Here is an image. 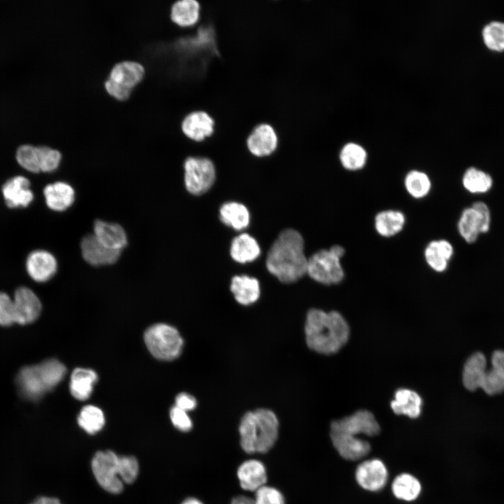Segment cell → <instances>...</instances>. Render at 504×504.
Returning <instances> with one entry per match:
<instances>
[{
	"label": "cell",
	"instance_id": "29",
	"mask_svg": "<svg viewBox=\"0 0 504 504\" xmlns=\"http://www.w3.org/2000/svg\"><path fill=\"white\" fill-rule=\"evenodd\" d=\"M97 373L90 369L76 368L71 373L69 388L71 395L79 400L88 399L97 381Z\"/></svg>",
	"mask_w": 504,
	"mask_h": 504
},
{
	"label": "cell",
	"instance_id": "41",
	"mask_svg": "<svg viewBox=\"0 0 504 504\" xmlns=\"http://www.w3.org/2000/svg\"><path fill=\"white\" fill-rule=\"evenodd\" d=\"M41 172H52L56 170L62 161V153L56 148L48 146H38Z\"/></svg>",
	"mask_w": 504,
	"mask_h": 504
},
{
	"label": "cell",
	"instance_id": "16",
	"mask_svg": "<svg viewBox=\"0 0 504 504\" xmlns=\"http://www.w3.org/2000/svg\"><path fill=\"white\" fill-rule=\"evenodd\" d=\"M215 122L206 111H195L188 113L181 122L183 134L194 141L200 142L211 136L214 132Z\"/></svg>",
	"mask_w": 504,
	"mask_h": 504
},
{
	"label": "cell",
	"instance_id": "23",
	"mask_svg": "<svg viewBox=\"0 0 504 504\" xmlns=\"http://www.w3.org/2000/svg\"><path fill=\"white\" fill-rule=\"evenodd\" d=\"M230 290L237 302L244 306L255 302L260 294L258 280L247 275L233 276L231 280Z\"/></svg>",
	"mask_w": 504,
	"mask_h": 504
},
{
	"label": "cell",
	"instance_id": "45",
	"mask_svg": "<svg viewBox=\"0 0 504 504\" xmlns=\"http://www.w3.org/2000/svg\"><path fill=\"white\" fill-rule=\"evenodd\" d=\"M170 419L173 425L178 430L187 432L192 426V421L187 414V412L174 406L170 410Z\"/></svg>",
	"mask_w": 504,
	"mask_h": 504
},
{
	"label": "cell",
	"instance_id": "43",
	"mask_svg": "<svg viewBox=\"0 0 504 504\" xmlns=\"http://www.w3.org/2000/svg\"><path fill=\"white\" fill-rule=\"evenodd\" d=\"M254 504H285L284 497L276 489L262 486L255 493Z\"/></svg>",
	"mask_w": 504,
	"mask_h": 504
},
{
	"label": "cell",
	"instance_id": "6",
	"mask_svg": "<svg viewBox=\"0 0 504 504\" xmlns=\"http://www.w3.org/2000/svg\"><path fill=\"white\" fill-rule=\"evenodd\" d=\"M183 169L185 186L192 195L205 193L214 183L216 167L209 158L189 155L184 160Z\"/></svg>",
	"mask_w": 504,
	"mask_h": 504
},
{
	"label": "cell",
	"instance_id": "10",
	"mask_svg": "<svg viewBox=\"0 0 504 504\" xmlns=\"http://www.w3.org/2000/svg\"><path fill=\"white\" fill-rule=\"evenodd\" d=\"M278 136L274 127L267 123L256 125L246 139L249 153L256 158L272 155L278 146Z\"/></svg>",
	"mask_w": 504,
	"mask_h": 504
},
{
	"label": "cell",
	"instance_id": "18",
	"mask_svg": "<svg viewBox=\"0 0 504 504\" xmlns=\"http://www.w3.org/2000/svg\"><path fill=\"white\" fill-rule=\"evenodd\" d=\"M330 438L339 454L346 460L360 459L370 451L369 442L356 436L330 432Z\"/></svg>",
	"mask_w": 504,
	"mask_h": 504
},
{
	"label": "cell",
	"instance_id": "4",
	"mask_svg": "<svg viewBox=\"0 0 504 504\" xmlns=\"http://www.w3.org/2000/svg\"><path fill=\"white\" fill-rule=\"evenodd\" d=\"M144 341L150 354L162 360L178 358L183 346V340L178 331L164 323L149 327L144 333Z\"/></svg>",
	"mask_w": 504,
	"mask_h": 504
},
{
	"label": "cell",
	"instance_id": "7",
	"mask_svg": "<svg viewBox=\"0 0 504 504\" xmlns=\"http://www.w3.org/2000/svg\"><path fill=\"white\" fill-rule=\"evenodd\" d=\"M307 274L326 285L337 284L344 276L341 259L330 248L320 250L308 258Z\"/></svg>",
	"mask_w": 504,
	"mask_h": 504
},
{
	"label": "cell",
	"instance_id": "20",
	"mask_svg": "<svg viewBox=\"0 0 504 504\" xmlns=\"http://www.w3.org/2000/svg\"><path fill=\"white\" fill-rule=\"evenodd\" d=\"M237 477L243 489L256 491L266 483V469L260 461L250 459L239 465L237 469Z\"/></svg>",
	"mask_w": 504,
	"mask_h": 504
},
{
	"label": "cell",
	"instance_id": "37",
	"mask_svg": "<svg viewBox=\"0 0 504 504\" xmlns=\"http://www.w3.org/2000/svg\"><path fill=\"white\" fill-rule=\"evenodd\" d=\"M405 186L408 193L414 198H421L428 195L431 188V182L424 172L412 170L405 178Z\"/></svg>",
	"mask_w": 504,
	"mask_h": 504
},
{
	"label": "cell",
	"instance_id": "3",
	"mask_svg": "<svg viewBox=\"0 0 504 504\" xmlns=\"http://www.w3.org/2000/svg\"><path fill=\"white\" fill-rule=\"evenodd\" d=\"M240 444L248 454L266 453L278 438L279 421L270 410L260 408L244 414L239 426Z\"/></svg>",
	"mask_w": 504,
	"mask_h": 504
},
{
	"label": "cell",
	"instance_id": "5",
	"mask_svg": "<svg viewBox=\"0 0 504 504\" xmlns=\"http://www.w3.org/2000/svg\"><path fill=\"white\" fill-rule=\"evenodd\" d=\"M145 69L142 64L132 61L117 63L104 83L106 92L119 101L127 100L134 87L143 79Z\"/></svg>",
	"mask_w": 504,
	"mask_h": 504
},
{
	"label": "cell",
	"instance_id": "35",
	"mask_svg": "<svg viewBox=\"0 0 504 504\" xmlns=\"http://www.w3.org/2000/svg\"><path fill=\"white\" fill-rule=\"evenodd\" d=\"M340 160L346 169L356 171L364 167L367 153L361 146L355 143H348L341 150Z\"/></svg>",
	"mask_w": 504,
	"mask_h": 504
},
{
	"label": "cell",
	"instance_id": "24",
	"mask_svg": "<svg viewBox=\"0 0 504 504\" xmlns=\"http://www.w3.org/2000/svg\"><path fill=\"white\" fill-rule=\"evenodd\" d=\"M454 254L451 244L445 239L431 241L426 247L425 259L428 265L435 271L444 272Z\"/></svg>",
	"mask_w": 504,
	"mask_h": 504
},
{
	"label": "cell",
	"instance_id": "17",
	"mask_svg": "<svg viewBox=\"0 0 504 504\" xmlns=\"http://www.w3.org/2000/svg\"><path fill=\"white\" fill-rule=\"evenodd\" d=\"M29 179L17 176L8 179L2 186L5 203L9 208L27 207L33 200Z\"/></svg>",
	"mask_w": 504,
	"mask_h": 504
},
{
	"label": "cell",
	"instance_id": "50",
	"mask_svg": "<svg viewBox=\"0 0 504 504\" xmlns=\"http://www.w3.org/2000/svg\"><path fill=\"white\" fill-rule=\"evenodd\" d=\"M330 249L340 259L344 256L345 253L344 248L340 245H334L331 246Z\"/></svg>",
	"mask_w": 504,
	"mask_h": 504
},
{
	"label": "cell",
	"instance_id": "44",
	"mask_svg": "<svg viewBox=\"0 0 504 504\" xmlns=\"http://www.w3.org/2000/svg\"><path fill=\"white\" fill-rule=\"evenodd\" d=\"M15 323L13 300L4 292H0V325L9 326Z\"/></svg>",
	"mask_w": 504,
	"mask_h": 504
},
{
	"label": "cell",
	"instance_id": "30",
	"mask_svg": "<svg viewBox=\"0 0 504 504\" xmlns=\"http://www.w3.org/2000/svg\"><path fill=\"white\" fill-rule=\"evenodd\" d=\"M458 230L468 244L475 242L479 234H483L481 216L472 206L462 211L458 222Z\"/></svg>",
	"mask_w": 504,
	"mask_h": 504
},
{
	"label": "cell",
	"instance_id": "48",
	"mask_svg": "<svg viewBox=\"0 0 504 504\" xmlns=\"http://www.w3.org/2000/svg\"><path fill=\"white\" fill-rule=\"evenodd\" d=\"M30 504H61L59 500L55 498L39 497Z\"/></svg>",
	"mask_w": 504,
	"mask_h": 504
},
{
	"label": "cell",
	"instance_id": "46",
	"mask_svg": "<svg viewBox=\"0 0 504 504\" xmlns=\"http://www.w3.org/2000/svg\"><path fill=\"white\" fill-rule=\"evenodd\" d=\"M472 206L479 212L481 216L483 234L487 232L490 229L491 222V216L489 207L482 201L475 202Z\"/></svg>",
	"mask_w": 504,
	"mask_h": 504
},
{
	"label": "cell",
	"instance_id": "26",
	"mask_svg": "<svg viewBox=\"0 0 504 504\" xmlns=\"http://www.w3.org/2000/svg\"><path fill=\"white\" fill-rule=\"evenodd\" d=\"M200 16V4L197 0H176L171 7L172 21L182 27L196 24Z\"/></svg>",
	"mask_w": 504,
	"mask_h": 504
},
{
	"label": "cell",
	"instance_id": "14",
	"mask_svg": "<svg viewBox=\"0 0 504 504\" xmlns=\"http://www.w3.org/2000/svg\"><path fill=\"white\" fill-rule=\"evenodd\" d=\"M83 258L92 266L112 265L118 261L121 251L113 250L102 244L93 234L83 237L80 241Z\"/></svg>",
	"mask_w": 504,
	"mask_h": 504
},
{
	"label": "cell",
	"instance_id": "22",
	"mask_svg": "<svg viewBox=\"0 0 504 504\" xmlns=\"http://www.w3.org/2000/svg\"><path fill=\"white\" fill-rule=\"evenodd\" d=\"M481 388L490 396L504 391V351H495L491 359V368L486 370Z\"/></svg>",
	"mask_w": 504,
	"mask_h": 504
},
{
	"label": "cell",
	"instance_id": "19",
	"mask_svg": "<svg viewBox=\"0 0 504 504\" xmlns=\"http://www.w3.org/2000/svg\"><path fill=\"white\" fill-rule=\"evenodd\" d=\"M93 234L102 244L113 250L122 251L127 244V234L118 223L97 220L93 225Z\"/></svg>",
	"mask_w": 504,
	"mask_h": 504
},
{
	"label": "cell",
	"instance_id": "13",
	"mask_svg": "<svg viewBox=\"0 0 504 504\" xmlns=\"http://www.w3.org/2000/svg\"><path fill=\"white\" fill-rule=\"evenodd\" d=\"M16 384L21 396L30 400H37L49 391L38 365L22 368L17 375Z\"/></svg>",
	"mask_w": 504,
	"mask_h": 504
},
{
	"label": "cell",
	"instance_id": "47",
	"mask_svg": "<svg viewBox=\"0 0 504 504\" xmlns=\"http://www.w3.org/2000/svg\"><path fill=\"white\" fill-rule=\"evenodd\" d=\"M176 405L178 408L188 412L194 410L197 406L196 399L186 393H181L176 397Z\"/></svg>",
	"mask_w": 504,
	"mask_h": 504
},
{
	"label": "cell",
	"instance_id": "51",
	"mask_svg": "<svg viewBox=\"0 0 504 504\" xmlns=\"http://www.w3.org/2000/svg\"><path fill=\"white\" fill-rule=\"evenodd\" d=\"M181 504H203L200 500L195 498H189L185 500Z\"/></svg>",
	"mask_w": 504,
	"mask_h": 504
},
{
	"label": "cell",
	"instance_id": "36",
	"mask_svg": "<svg viewBox=\"0 0 504 504\" xmlns=\"http://www.w3.org/2000/svg\"><path fill=\"white\" fill-rule=\"evenodd\" d=\"M105 419L101 409L94 405H86L80 410L78 423L89 434H94L104 426Z\"/></svg>",
	"mask_w": 504,
	"mask_h": 504
},
{
	"label": "cell",
	"instance_id": "39",
	"mask_svg": "<svg viewBox=\"0 0 504 504\" xmlns=\"http://www.w3.org/2000/svg\"><path fill=\"white\" fill-rule=\"evenodd\" d=\"M38 366L49 391L55 388L66 374V367L56 359L47 360Z\"/></svg>",
	"mask_w": 504,
	"mask_h": 504
},
{
	"label": "cell",
	"instance_id": "49",
	"mask_svg": "<svg viewBox=\"0 0 504 504\" xmlns=\"http://www.w3.org/2000/svg\"><path fill=\"white\" fill-rule=\"evenodd\" d=\"M230 504H254L253 499L246 496H238L234 497Z\"/></svg>",
	"mask_w": 504,
	"mask_h": 504
},
{
	"label": "cell",
	"instance_id": "27",
	"mask_svg": "<svg viewBox=\"0 0 504 504\" xmlns=\"http://www.w3.org/2000/svg\"><path fill=\"white\" fill-rule=\"evenodd\" d=\"M230 255L239 263H246L257 259L260 254V248L257 241L246 233L235 237L230 245Z\"/></svg>",
	"mask_w": 504,
	"mask_h": 504
},
{
	"label": "cell",
	"instance_id": "9",
	"mask_svg": "<svg viewBox=\"0 0 504 504\" xmlns=\"http://www.w3.org/2000/svg\"><path fill=\"white\" fill-rule=\"evenodd\" d=\"M330 432L356 436L364 434L374 436L380 432V427L374 415L368 410H358L350 416L333 421Z\"/></svg>",
	"mask_w": 504,
	"mask_h": 504
},
{
	"label": "cell",
	"instance_id": "2",
	"mask_svg": "<svg viewBox=\"0 0 504 504\" xmlns=\"http://www.w3.org/2000/svg\"><path fill=\"white\" fill-rule=\"evenodd\" d=\"M304 334L309 348L319 354H331L346 343L349 328L340 313L312 309L307 314Z\"/></svg>",
	"mask_w": 504,
	"mask_h": 504
},
{
	"label": "cell",
	"instance_id": "25",
	"mask_svg": "<svg viewBox=\"0 0 504 504\" xmlns=\"http://www.w3.org/2000/svg\"><path fill=\"white\" fill-rule=\"evenodd\" d=\"M486 372V360L481 352H476L466 360L462 374L463 384L469 391L481 388Z\"/></svg>",
	"mask_w": 504,
	"mask_h": 504
},
{
	"label": "cell",
	"instance_id": "40",
	"mask_svg": "<svg viewBox=\"0 0 504 504\" xmlns=\"http://www.w3.org/2000/svg\"><path fill=\"white\" fill-rule=\"evenodd\" d=\"M16 160L26 170L33 173L41 172L37 146L28 144L20 146L16 152Z\"/></svg>",
	"mask_w": 504,
	"mask_h": 504
},
{
	"label": "cell",
	"instance_id": "34",
	"mask_svg": "<svg viewBox=\"0 0 504 504\" xmlns=\"http://www.w3.org/2000/svg\"><path fill=\"white\" fill-rule=\"evenodd\" d=\"M464 188L472 194H484L493 186V178L489 174L476 167H469L462 177Z\"/></svg>",
	"mask_w": 504,
	"mask_h": 504
},
{
	"label": "cell",
	"instance_id": "1",
	"mask_svg": "<svg viewBox=\"0 0 504 504\" xmlns=\"http://www.w3.org/2000/svg\"><path fill=\"white\" fill-rule=\"evenodd\" d=\"M304 247L303 237L298 231L284 230L267 253V270L283 283L297 281L307 274L308 258Z\"/></svg>",
	"mask_w": 504,
	"mask_h": 504
},
{
	"label": "cell",
	"instance_id": "15",
	"mask_svg": "<svg viewBox=\"0 0 504 504\" xmlns=\"http://www.w3.org/2000/svg\"><path fill=\"white\" fill-rule=\"evenodd\" d=\"M26 269L30 277L37 282H46L56 273L57 262L55 256L45 250H36L29 253Z\"/></svg>",
	"mask_w": 504,
	"mask_h": 504
},
{
	"label": "cell",
	"instance_id": "42",
	"mask_svg": "<svg viewBox=\"0 0 504 504\" xmlns=\"http://www.w3.org/2000/svg\"><path fill=\"white\" fill-rule=\"evenodd\" d=\"M139 472V463L133 456H119L118 473L121 480L130 484L134 482Z\"/></svg>",
	"mask_w": 504,
	"mask_h": 504
},
{
	"label": "cell",
	"instance_id": "11",
	"mask_svg": "<svg viewBox=\"0 0 504 504\" xmlns=\"http://www.w3.org/2000/svg\"><path fill=\"white\" fill-rule=\"evenodd\" d=\"M355 477L363 489L378 491L384 488L388 479V470L385 464L378 458L360 463L356 468Z\"/></svg>",
	"mask_w": 504,
	"mask_h": 504
},
{
	"label": "cell",
	"instance_id": "33",
	"mask_svg": "<svg viewBox=\"0 0 504 504\" xmlns=\"http://www.w3.org/2000/svg\"><path fill=\"white\" fill-rule=\"evenodd\" d=\"M391 490L397 498L412 501L420 495L421 485L414 476L409 473H402L393 479Z\"/></svg>",
	"mask_w": 504,
	"mask_h": 504
},
{
	"label": "cell",
	"instance_id": "12",
	"mask_svg": "<svg viewBox=\"0 0 504 504\" xmlns=\"http://www.w3.org/2000/svg\"><path fill=\"white\" fill-rule=\"evenodd\" d=\"M15 323L27 325L35 321L41 311V303L35 293L25 286L19 287L13 299Z\"/></svg>",
	"mask_w": 504,
	"mask_h": 504
},
{
	"label": "cell",
	"instance_id": "32",
	"mask_svg": "<svg viewBox=\"0 0 504 504\" xmlns=\"http://www.w3.org/2000/svg\"><path fill=\"white\" fill-rule=\"evenodd\" d=\"M404 214L396 210H385L378 213L374 219L377 232L383 237H392L400 232L405 225Z\"/></svg>",
	"mask_w": 504,
	"mask_h": 504
},
{
	"label": "cell",
	"instance_id": "28",
	"mask_svg": "<svg viewBox=\"0 0 504 504\" xmlns=\"http://www.w3.org/2000/svg\"><path fill=\"white\" fill-rule=\"evenodd\" d=\"M422 400L415 391L400 388L396 391L391 407L396 414H403L412 419L421 414Z\"/></svg>",
	"mask_w": 504,
	"mask_h": 504
},
{
	"label": "cell",
	"instance_id": "8",
	"mask_svg": "<svg viewBox=\"0 0 504 504\" xmlns=\"http://www.w3.org/2000/svg\"><path fill=\"white\" fill-rule=\"evenodd\" d=\"M118 458L112 451L97 452L92 460V470L99 485L112 493H119L123 488L118 473Z\"/></svg>",
	"mask_w": 504,
	"mask_h": 504
},
{
	"label": "cell",
	"instance_id": "21",
	"mask_svg": "<svg viewBox=\"0 0 504 504\" xmlns=\"http://www.w3.org/2000/svg\"><path fill=\"white\" fill-rule=\"evenodd\" d=\"M43 195L48 208L55 211H63L70 207L75 199V191L69 183L57 181L47 185Z\"/></svg>",
	"mask_w": 504,
	"mask_h": 504
},
{
	"label": "cell",
	"instance_id": "38",
	"mask_svg": "<svg viewBox=\"0 0 504 504\" xmlns=\"http://www.w3.org/2000/svg\"><path fill=\"white\" fill-rule=\"evenodd\" d=\"M482 37L485 45L496 51L504 50V22L492 21L482 29Z\"/></svg>",
	"mask_w": 504,
	"mask_h": 504
},
{
	"label": "cell",
	"instance_id": "31",
	"mask_svg": "<svg viewBox=\"0 0 504 504\" xmlns=\"http://www.w3.org/2000/svg\"><path fill=\"white\" fill-rule=\"evenodd\" d=\"M219 212L220 220L222 223L236 230H242L246 228L249 224V211L241 203L226 202L220 206Z\"/></svg>",
	"mask_w": 504,
	"mask_h": 504
}]
</instances>
